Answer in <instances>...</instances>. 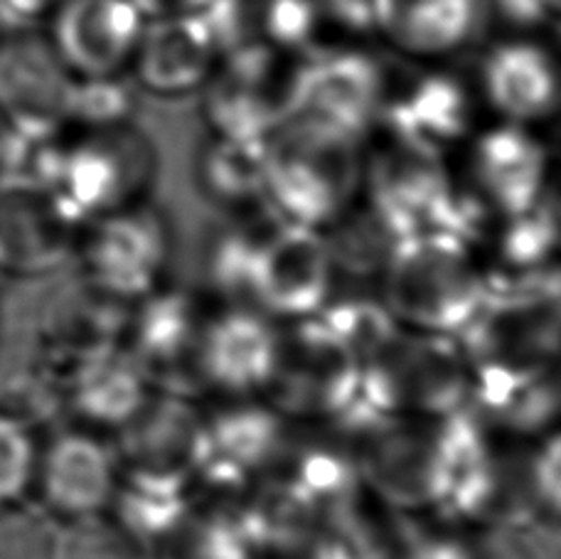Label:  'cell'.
I'll return each instance as SVG.
<instances>
[{"label": "cell", "mask_w": 561, "mask_h": 559, "mask_svg": "<svg viewBox=\"0 0 561 559\" xmlns=\"http://www.w3.org/2000/svg\"><path fill=\"white\" fill-rule=\"evenodd\" d=\"M379 296L402 328L460 335L488 296L473 239L458 232L404 237L379 276Z\"/></svg>", "instance_id": "6da1fadb"}, {"label": "cell", "mask_w": 561, "mask_h": 559, "mask_svg": "<svg viewBox=\"0 0 561 559\" xmlns=\"http://www.w3.org/2000/svg\"><path fill=\"white\" fill-rule=\"evenodd\" d=\"M365 158L357 138L286 118L268 136L264 213L323 232L363 197Z\"/></svg>", "instance_id": "7a4b0ae2"}, {"label": "cell", "mask_w": 561, "mask_h": 559, "mask_svg": "<svg viewBox=\"0 0 561 559\" xmlns=\"http://www.w3.org/2000/svg\"><path fill=\"white\" fill-rule=\"evenodd\" d=\"M363 361L320 316L278 323L264 402L298 426H325L365 402Z\"/></svg>", "instance_id": "3957f363"}, {"label": "cell", "mask_w": 561, "mask_h": 559, "mask_svg": "<svg viewBox=\"0 0 561 559\" xmlns=\"http://www.w3.org/2000/svg\"><path fill=\"white\" fill-rule=\"evenodd\" d=\"M158 168L153 138L128 122L82 128L75 141L49 148L43 181L53 185L84 223H92L148 203Z\"/></svg>", "instance_id": "277c9868"}, {"label": "cell", "mask_w": 561, "mask_h": 559, "mask_svg": "<svg viewBox=\"0 0 561 559\" xmlns=\"http://www.w3.org/2000/svg\"><path fill=\"white\" fill-rule=\"evenodd\" d=\"M363 367L365 404L377 412L419 417L468 412L473 363L456 335L399 328Z\"/></svg>", "instance_id": "5b68a950"}, {"label": "cell", "mask_w": 561, "mask_h": 559, "mask_svg": "<svg viewBox=\"0 0 561 559\" xmlns=\"http://www.w3.org/2000/svg\"><path fill=\"white\" fill-rule=\"evenodd\" d=\"M170 252L168 219L148 199L87 223L72 262L87 284L134 304L165 284Z\"/></svg>", "instance_id": "8992f818"}, {"label": "cell", "mask_w": 561, "mask_h": 559, "mask_svg": "<svg viewBox=\"0 0 561 559\" xmlns=\"http://www.w3.org/2000/svg\"><path fill=\"white\" fill-rule=\"evenodd\" d=\"M84 219L43 178L0 175V276L43 278L72 262Z\"/></svg>", "instance_id": "52a82bcc"}, {"label": "cell", "mask_w": 561, "mask_h": 559, "mask_svg": "<svg viewBox=\"0 0 561 559\" xmlns=\"http://www.w3.org/2000/svg\"><path fill=\"white\" fill-rule=\"evenodd\" d=\"M458 341L473 365H557L559 278L488 286Z\"/></svg>", "instance_id": "ba28073f"}, {"label": "cell", "mask_w": 561, "mask_h": 559, "mask_svg": "<svg viewBox=\"0 0 561 559\" xmlns=\"http://www.w3.org/2000/svg\"><path fill=\"white\" fill-rule=\"evenodd\" d=\"M268 45H249L219 57L203 87L209 132L237 138H268L286 122L294 96L296 67Z\"/></svg>", "instance_id": "9c48e42d"}, {"label": "cell", "mask_w": 561, "mask_h": 559, "mask_svg": "<svg viewBox=\"0 0 561 559\" xmlns=\"http://www.w3.org/2000/svg\"><path fill=\"white\" fill-rule=\"evenodd\" d=\"M389 79L357 49H320L296 67L288 118L365 141L382 126Z\"/></svg>", "instance_id": "30bf717a"}, {"label": "cell", "mask_w": 561, "mask_h": 559, "mask_svg": "<svg viewBox=\"0 0 561 559\" xmlns=\"http://www.w3.org/2000/svg\"><path fill=\"white\" fill-rule=\"evenodd\" d=\"M207 318L195 296L163 284L128 304L118 345L140 367L150 387L199 399V343Z\"/></svg>", "instance_id": "8fae6325"}, {"label": "cell", "mask_w": 561, "mask_h": 559, "mask_svg": "<svg viewBox=\"0 0 561 559\" xmlns=\"http://www.w3.org/2000/svg\"><path fill=\"white\" fill-rule=\"evenodd\" d=\"M77 77L43 30L0 37V116L23 138L72 126Z\"/></svg>", "instance_id": "7c38bea8"}, {"label": "cell", "mask_w": 561, "mask_h": 559, "mask_svg": "<svg viewBox=\"0 0 561 559\" xmlns=\"http://www.w3.org/2000/svg\"><path fill=\"white\" fill-rule=\"evenodd\" d=\"M335 266L320 229L272 217L256 264V308L278 323L320 313L335 288Z\"/></svg>", "instance_id": "4fadbf2b"}, {"label": "cell", "mask_w": 561, "mask_h": 559, "mask_svg": "<svg viewBox=\"0 0 561 559\" xmlns=\"http://www.w3.org/2000/svg\"><path fill=\"white\" fill-rule=\"evenodd\" d=\"M118 478L112 442L99 432L72 426L39 446L35 483L37 505L59 525L87 521L108 511Z\"/></svg>", "instance_id": "5bb4252c"}, {"label": "cell", "mask_w": 561, "mask_h": 559, "mask_svg": "<svg viewBox=\"0 0 561 559\" xmlns=\"http://www.w3.org/2000/svg\"><path fill=\"white\" fill-rule=\"evenodd\" d=\"M205 429L207 409L197 397L153 387L138 412L114 432L118 468L190 483L205 458Z\"/></svg>", "instance_id": "9a60e30c"}, {"label": "cell", "mask_w": 561, "mask_h": 559, "mask_svg": "<svg viewBox=\"0 0 561 559\" xmlns=\"http://www.w3.org/2000/svg\"><path fill=\"white\" fill-rule=\"evenodd\" d=\"M470 190L463 193L485 217H507L542 203L549 190V153L535 128L503 124L470 144Z\"/></svg>", "instance_id": "2e32d148"}, {"label": "cell", "mask_w": 561, "mask_h": 559, "mask_svg": "<svg viewBox=\"0 0 561 559\" xmlns=\"http://www.w3.org/2000/svg\"><path fill=\"white\" fill-rule=\"evenodd\" d=\"M47 37L77 79L126 75L146 18L134 0H59Z\"/></svg>", "instance_id": "e0dca14e"}, {"label": "cell", "mask_w": 561, "mask_h": 559, "mask_svg": "<svg viewBox=\"0 0 561 559\" xmlns=\"http://www.w3.org/2000/svg\"><path fill=\"white\" fill-rule=\"evenodd\" d=\"M128 304L99 292L77 272L49 288L35 308L30 341L67 367L122 343Z\"/></svg>", "instance_id": "ac0fdd59"}, {"label": "cell", "mask_w": 561, "mask_h": 559, "mask_svg": "<svg viewBox=\"0 0 561 559\" xmlns=\"http://www.w3.org/2000/svg\"><path fill=\"white\" fill-rule=\"evenodd\" d=\"M278 321L252 308L209 316L199 343V383L229 399L262 397L274 370Z\"/></svg>", "instance_id": "d6986e66"}, {"label": "cell", "mask_w": 561, "mask_h": 559, "mask_svg": "<svg viewBox=\"0 0 561 559\" xmlns=\"http://www.w3.org/2000/svg\"><path fill=\"white\" fill-rule=\"evenodd\" d=\"M476 124V99L460 79L446 72H424L404 87H389L382 126L397 141L444 158L463 146Z\"/></svg>", "instance_id": "ffe728a7"}, {"label": "cell", "mask_w": 561, "mask_h": 559, "mask_svg": "<svg viewBox=\"0 0 561 559\" xmlns=\"http://www.w3.org/2000/svg\"><path fill=\"white\" fill-rule=\"evenodd\" d=\"M480 99L497 122L537 128L559 109V67L549 49L515 37L488 49L480 65Z\"/></svg>", "instance_id": "44dd1931"}, {"label": "cell", "mask_w": 561, "mask_h": 559, "mask_svg": "<svg viewBox=\"0 0 561 559\" xmlns=\"http://www.w3.org/2000/svg\"><path fill=\"white\" fill-rule=\"evenodd\" d=\"M557 407V365H473L468 412L485 432L529 442L554 432Z\"/></svg>", "instance_id": "7402d4cb"}, {"label": "cell", "mask_w": 561, "mask_h": 559, "mask_svg": "<svg viewBox=\"0 0 561 559\" xmlns=\"http://www.w3.org/2000/svg\"><path fill=\"white\" fill-rule=\"evenodd\" d=\"M219 57L222 55L199 15L158 18L146 20L128 72L153 96L178 99L203 92Z\"/></svg>", "instance_id": "603a6c76"}, {"label": "cell", "mask_w": 561, "mask_h": 559, "mask_svg": "<svg viewBox=\"0 0 561 559\" xmlns=\"http://www.w3.org/2000/svg\"><path fill=\"white\" fill-rule=\"evenodd\" d=\"M150 383L122 345L65 370V412L77 426L118 432L150 395Z\"/></svg>", "instance_id": "cb8c5ba5"}, {"label": "cell", "mask_w": 561, "mask_h": 559, "mask_svg": "<svg viewBox=\"0 0 561 559\" xmlns=\"http://www.w3.org/2000/svg\"><path fill=\"white\" fill-rule=\"evenodd\" d=\"M483 0H379V33L399 53L440 59L466 49L483 30Z\"/></svg>", "instance_id": "d4e9b609"}, {"label": "cell", "mask_w": 561, "mask_h": 559, "mask_svg": "<svg viewBox=\"0 0 561 559\" xmlns=\"http://www.w3.org/2000/svg\"><path fill=\"white\" fill-rule=\"evenodd\" d=\"M195 181L209 205L227 213L264 207L268 183V138L209 136L195 161Z\"/></svg>", "instance_id": "484cf974"}, {"label": "cell", "mask_w": 561, "mask_h": 559, "mask_svg": "<svg viewBox=\"0 0 561 559\" xmlns=\"http://www.w3.org/2000/svg\"><path fill=\"white\" fill-rule=\"evenodd\" d=\"M193 507V493H190V483L183 478L118 468L116 488L106 513L148 552H153V547Z\"/></svg>", "instance_id": "4316f807"}, {"label": "cell", "mask_w": 561, "mask_h": 559, "mask_svg": "<svg viewBox=\"0 0 561 559\" xmlns=\"http://www.w3.org/2000/svg\"><path fill=\"white\" fill-rule=\"evenodd\" d=\"M150 559H256L252 545L232 515L209 507H193L163 540Z\"/></svg>", "instance_id": "83f0119b"}, {"label": "cell", "mask_w": 561, "mask_h": 559, "mask_svg": "<svg viewBox=\"0 0 561 559\" xmlns=\"http://www.w3.org/2000/svg\"><path fill=\"white\" fill-rule=\"evenodd\" d=\"M57 559H150V552L112 515L102 513L59 525Z\"/></svg>", "instance_id": "f1b7e54d"}, {"label": "cell", "mask_w": 561, "mask_h": 559, "mask_svg": "<svg viewBox=\"0 0 561 559\" xmlns=\"http://www.w3.org/2000/svg\"><path fill=\"white\" fill-rule=\"evenodd\" d=\"M59 523L37 503L0 507V559H57Z\"/></svg>", "instance_id": "f546056e"}, {"label": "cell", "mask_w": 561, "mask_h": 559, "mask_svg": "<svg viewBox=\"0 0 561 559\" xmlns=\"http://www.w3.org/2000/svg\"><path fill=\"white\" fill-rule=\"evenodd\" d=\"M37 454L35 429L0 414V507L25 503L33 493Z\"/></svg>", "instance_id": "4dcf8cb0"}, {"label": "cell", "mask_w": 561, "mask_h": 559, "mask_svg": "<svg viewBox=\"0 0 561 559\" xmlns=\"http://www.w3.org/2000/svg\"><path fill=\"white\" fill-rule=\"evenodd\" d=\"M134 89L126 75L77 79L72 126L106 128L134 122Z\"/></svg>", "instance_id": "1f68e13d"}, {"label": "cell", "mask_w": 561, "mask_h": 559, "mask_svg": "<svg viewBox=\"0 0 561 559\" xmlns=\"http://www.w3.org/2000/svg\"><path fill=\"white\" fill-rule=\"evenodd\" d=\"M55 0H0V37L39 30Z\"/></svg>", "instance_id": "d6a6232c"}, {"label": "cell", "mask_w": 561, "mask_h": 559, "mask_svg": "<svg viewBox=\"0 0 561 559\" xmlns=\"http://www.w3.org/2000/svg\"><path fill=\"white\" fill-rule=\"evenodd\" d=\"M559 0H493L500 15L517 27H539L557 15Z\"/></svg>", "instance_id": "836d02e7"}, {"label": "cell", "mask_w": 561, "mask_h": 559, "mask_svg": "<svg viewBox=\"0 0 561 559\" xmlns=\"http://www.w3.org/2000/svg\"><path fill=\"white\" fill-rule=\"evenodd\" d=\"M402 559H473L470 543L454 537H421L407 547Z\"/></svg>", "instance_id": "e575fe53"}, {"label": "cell", "mask_w": 561, "mask_h": 559, "mask_svg": "<svg viewBox=\"0 0 561 559\" xmlns=\"http://www.w3.org/2000/svg\"><path fill=\"white\" fill-rule=\"evenodd\" d=\"M134 3L146 20H158L199 15L209 5V0H134Z\"/></svg>", "instance_id": "d590c367"}, {"label": "cell", "mask_w": 561, "mask_h": 559, "mask_svg": "<svg viewBox=\"0 0 561 559\" xmlns=\"http://www.w3.org/2000/svg\"><path fill=\"white\" fill-rule=\"evenodd\" d=\"M18 148V134L5 124V118L0 116V173H5L13 161Z\"/></svg>", "instance_id": "8d00e7d4"}]
</instances>
